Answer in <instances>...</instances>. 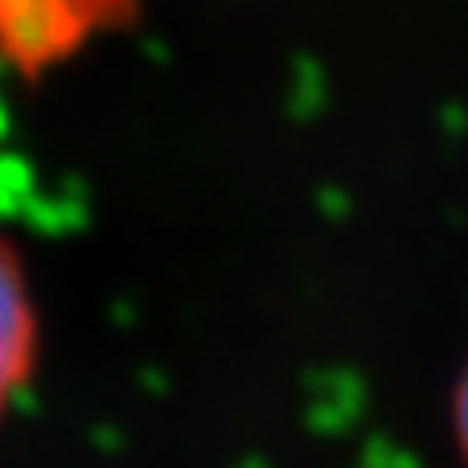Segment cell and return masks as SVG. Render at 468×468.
Listing matches in <instances>:
<instances>
[{
    "label": "cell",
    "mask_w": 468,
    "mask_h": 468,
    "mask_svg": "<svg viewBox=\"0 0 468 468\" xmlns=\"http://www.w3.org/2000/svg\"><path fill=\"white\" fill-rule=\"evenodd\" d=\"M452 448L461 468H468V357L452 382Z\"/></svg>",
    "instance_id": "cell-3"
},
{
    "label": "cell",
    "mask_w": 468,
    "mask_h": 468,
    "mask_svg": "<svg viewBox=\"0 0 468 468\" xmlns=\"http://www.w3.org/2000/svg\"><path fill=\"white\" fill-rule=\"evenodd\" d=\"M136 13L140 0H0V66L49 74L123 33Z\"/></svg>",
    "instance_id": "cell-1"
},
{
    "label": "cell",
    "mask_w": 468,
    "mask_h": 468,
    "mask_svg": "<svg viewBox=\"0 0 468 468\" xmlns=\"http://www.w3.org/2000/svg\"><path fill=\"white\" fill-rule=\"evenodd\" d=\"M41 362V304L33 271L13 239L0 234V423L25 399Z\"/></svg>",
    "instance_id": "cell-2"
}]
</instances>
